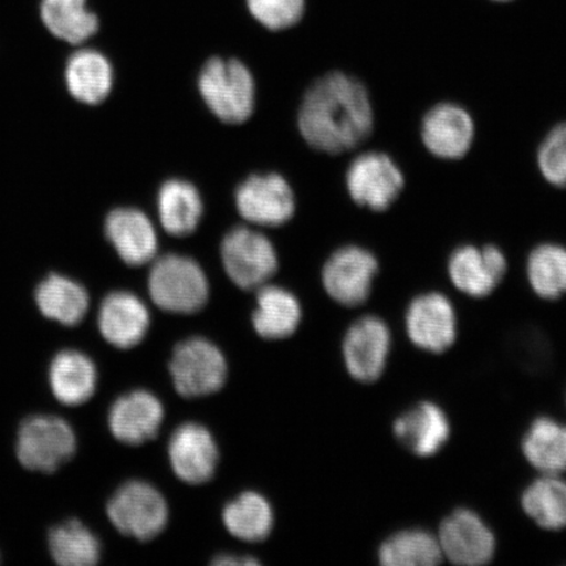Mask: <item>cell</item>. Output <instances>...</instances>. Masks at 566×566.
<instances>
[{
  "label": "cell",
  "mask_w": 566,
  "mask_h": 566,
  "mask_svg": "<svg viewBox=\"0 0 566 566\" xmlns=\"http://www.w3.org/2000/svg\"><path fill=\"white\" fill-rule=\"evenodd\" d=\"M52 391L65 406H82L96 391L97 373L95 364L77 350H63L52 360L49 369Z\"/></svg>",
  "instance_id": "44dd1931"
},
{
  "label": "cell",
  "mask_w": 566,
  "mask_h": 566,
  "mask_svg": "<svg viewBox=\"0 0 566 566\" xmlns=\"http://www.w3.org/2000/svg\"><path fill=\"white\" fill-rule=\"evenodd\" d=\"M373 127L370 97L356 77L343 73L324 75L304 95L300 129L318 151H349L370 136Z\"/></svg>",
  "instance_id": "6da1fadb"
},
{
  "label": "cell",
  "mask_w": 566,
  "mask_h": 566,
  "mask_svg": "<svg viewBox=\"0 0 566 566\" xmlns=\"http://www.w3.org/2000/svg\"><path fill=\"white\" fill-rule=\"evenodd\" d=\"M346 186L353 201L360 207L385 211L405 189V175L388 155L366 153L353 160Z\"/></svg>",
  "instance_id": "ba28073f"
},
{
  "label": "cell",
  "mask_w": 566,
  "mask_h": 566,
  "mask_svg": "<svg viewBox=\"0 0 566 566\" xmlns=\"http://www.w3.org/2000/svg\"><path fill=\"white\" fill-rule=\"evenodd\" d=\"M521 506L543 530L566 528V481L560 475L537 478L523 491Z\"/></svg>",
  "instance_id": "484cf974"
},
{
  "label": "cell",
  "mask_w": 566,
  "mask_h": 566,
  "mask_svg": "<svg viewBox=\"0 0 566 566\" xmlns=\"http://www.w3.org/2000/svg\"><path fill=\"white\" fill-rule=\"evenodd\" d=\"M527 279L542 300L562 298L566 294V248L557 244L536 247L527 260Z\"/></svg>",
  "instance_id": "1f68e13d"
},
{
  "label": "cell",
  "mask_w": 566,
  "mask_h": 566,
  "mask_svg": "<svg viewBox=\"0 0 566 566\" xmlns=\"http://www.w3.org/2000/svg\"><path fill=\"white\" fill-rule=\"evenodd\" d=\"M106 512L119 533L142 542L157 537L168 522L165 497L144 481H130L119 488Z\"/></svg>",
  "instance_id": "5b68a950"
},
{
  "label": "cell",
  "mask_w": 566,
  "mask_h": 566,
  "mask_svg": "<svg viewBox=\"0 0 566 566\" xmlns=\"http://www.w3.org/2000/svg\"><path fill=\"white\" fill-rule=\"evenodd\" d=\"M537 166L552 186L566 187V123L554 127L543 140Z\"/></svg>",
  "instance_id": "d6a6232c"
},
{
  "label": "cell",
  "mask_w": 566,
  "mask_h": 566,
  "mask_svg": "<svg viewBox=\"0 0 566 566\" xmlns=\"http://www.w3.org/2000/svg\"><path fill=\"white\" fill-rule=\"evenodd\" d=\"M70 94L84 104L96 105L109 95L113 70L102 53L84 49L71 55L66 67Z\"/></svg>",
  "instance_id": "603a6c76"
},
{
  "label": "cell",
  "mask_w": 566,
  "mask_h": 566,
  "mask_svg": "<svg viewBox=\"0 0 566 566\" xmlns=\"http://www.w3.org/2000/svg\"><path fill=\"white\" fill-rule=\"evenodd\" d=\"M522 452L541 475H562L566 472V424L537 417L523 436Z\"/></svg>",
  "instance_id": "7402d4cb"
},
{
  "label": "cell",
  "mask_w": 566,
  "mask_h": 566,
  "mask_svg": "<svg viewBox=\"0 0 566 566\" xmlns=\"http://www.w3.org/2000/svg\"><path fill=\"white\" fill-rule=\"evenodd\" d=\"M205 103L228 124H242L254 106V83L250 70L235 60L212 59L198 81Z\"/></svg>",
  "instance_id": "3957f363"
},
{
  "label": "cell",
  "mask_w": 566,
  "mask_h": 566,
  "mask_svg": "<svg viewBox=\"0 0 566 566\" xmlns=\"http://www.w3.org/2000/svg\"><path fill=\"white\" fill-rule=\"evenodd\" d=\"M159 217L163 228L174 237L192 233L202 216L198 190L187 181L169 180L160 188Z\"/></svg>",
  "instance_id": "4316f807"
},
{
  "label": "cell",
  "mask_w": 566,
  "mask_h": 566,
  "mask_svg": "<svg viewBox=\"0 0 566 566\" xmlns=\"http://www.w3.org/2000/svg\"><path fill=\"white\" fill-rule=\"evenodd\" d=\"M165 417L160 400L150 392L133 391L122 396L109 412V429L119 442L137 446L158 434Z\"/></svg>",
  "instance_id": "ac0fdd59"
},
{
  "label": "cell",
  "mask_w": 566,
  "mask_h": 566,
  "mask_svg": "<svg viewBox=\"0 0 566 566\" xmlns=\"http://www.w3.org/2000/svg\"><path fill=\"white\" fill-rule=\"evenodd\" d=\"M212 564L218 566H235V565H259L258 560H254L252 557H237L231 555H222L218 556Z\"/></svg>",
  "instance_id": "d590c367"
},
{
  "label": "cell",
  "mask_w": 566,
  "mask_h": 566,
  "mask_svg": "<svg viewBox=\"0 0 566 566\" xmlns=\"http://www.w3.org/2000/svg\"><path fill=\"white\" fill-rule=\"evenodd\" d=\"M421 136L424 147L434 157L460 159L470 151L475 137V124L462 106L442 103L424 115Z\"/></svg>",
  "instance_id": "9a60e30c"
},
{
  "label": "cell",
  "mask_w": 566,
  "mask_h": 566,
  "mask_svg": "<svg viewBox=\"0 0 566 566\" xmlns=\"http://www.w3.org/2000/svg\"><path fill=\"white\" fill-rule=\"evenodd\" d=\"M396 440L413 455L434 457L451 436V423L444 410L433 401L417 402L394 421Z\"/></svg>",
  "instance_id": "2e32d148"
},
{
  "label": "cell",
  "mask_w": 566,
  "mask_h": 566,
  "mask_svg": "<svg viewBox=\"0 0 566 566\" xmlns=\"http://www.w3.org/2000/svg\"><path fill=\"white\" fill-rule=\"evenodd\" d=\"M150 327V314L138 296L112 293L103 301L98 311V329L103 337L119 349L137 346Z\"/></svg>",
  "instance_id": "d6986e66"
},
{
  "label": "cell",
  "mask_w": 566,
  "mask_h": 566,
  "mask_svg": "<svg viewBox=\"0 0 566 566\" xmlns=\"http://www.w3.org/2000/svg\"><path fill=\"white\" fill-rule=\"evenodd\" d=\"M105 232L126 264L145 265L157 254L158 239L154 226L137 209L113 210L106 218Z\"/></svg>",
  "instance_id": "ffe728a7"
},
{
  "label": "cell",
  "mask_w": 566,
  "mask_h": 566,
  "mask_svg": "<svg viewBox=\"0 0 566 566\" xmlns=\"http://www.w3.org/2000/svg\"><path fill=\"white\" fill-rule=\"evenodd\" d=\"M176 476L187 484H203L214 475L218 448L214 438L201 424L188 422L175 430L168 446Z\"/></svg>",
  "instance_id": "e0dca14e"
},
{
  "label": "cell",
  "mask_w": 566,
  "mask_h": 566,
  "mask_svg": "<svg viewBox=\"0 0 566 566\" xmlns=\"http://www.w3.org/2000/svg\"><path fill=\"white\" fill-rule=\"evenodd\" d=\"M35 302L42 315L69 327L80 324L90 307L86 289L59 274L49 275L40 283L35 290Z\"/></svg>",
  "instance_id": "d4e9b609"
},
{
  "label": "cell",
  "mask_w": 566,
  "mask_h": 566,
  "mask_svg": "<svg viewBox=\"0 0 566 566\" xmlns=\"http://www.w3.org/2000/svg\"><path fill=\"white\" fill-rule=\"evenodd\" d=\"M497 2H509V0H497Z\"/></svg>",
  "instance_id": "8d00e7d4"
},
{
  "label": "cell",
  "mask_w": 566,
  "mask_h": 566,
  "mask_svg": "<svg viewBox=\"0 0 566 566\" xmlns=\"http://www.w3.org/2000/svg\"><path fill=\"white\" fill-rule=\"evenodd\" d=\"M251 15L272 31L286 30L298 23L304 0H247Z\"/></svg>",
  "instance_id": "836d02e7"
},
{
  "label": "cell",
  "mask_w": 566,
  "mask_h": 566,
  "mask_svg": "<svg viewBox=\"0 0 566 566\" xmlns=\"http://www.w3.org/2000/svg\"><path fill=\"white\" fill-rule=\"evenodd\" d=\"M237 208L245 221L260 226H281L293 217L292 188L280 175H254L237 190Z\"/></svg>",
  "instance_id": "5bb4252c"
},
{
  "label": "cell",
  "mask_w": 566,
  "mask_h": 566,
  "mask_svg": "<svg viewBox=\"0 0 566 566\" xmlns=\"http://www.w3.org/2000/svg\"><path fill=\"white\" fill-rule=\"evenodd\" d=\"M443 558L455 565L490 564L495 554L493 531L471 509L460 507L442 521L438 533Z\"/></svg>",
  "instance_id": "7c38bea8"
},
{
  "label": "cell",
  "mask_w": 566,
  "mask_h": 566,
  "mask_svg": "<svg viewBox=\"0 0 566 566\" xmlns=\"http://www.w3.org/2000/svg\"><path fill=\"white\" fill-rule=\"evenodd\" d=\"M169 371L176 391L184 398H202L223 387L228 364L214 344L195 337L176 346Z\"/></svg>",
  "instance_id": "8992f818"
},
{
  "label": "cell",
  "mask_w": 566,
  "mask_h": 566,
  "mask_svg": "<svg viewBox=\"0 0 566 566\" xmlns=\"http://www.w3.org/2000/svg\"><path fill=\"white\" fill-rule=\"evenodd\" d=\"M76 438L70 424L54 416H32L21 423L17 454L27 470L52 473L73 458Z\"/></svg>",
  "instance_id": "277c9868"
},
{
  "label": "cell",
  "mask_w": 566,
  "mask_h": 566,
  "mask_svg": "<svg viewBox=\"0 0 566 566\" xmlns=\"http://www.w3.org/2000/svg\"><path fill=\"white\" fill-rule=\"evenodd\" d=\"M392 335L384 318L369 315L358 318L346 332L343 353L346 369L360 384H374L384 375Z\"/></svg>",
  "instance_id": "9c48e42d"
},
{
  "label": "cell",
  "mask_w": 566,
  "mask_h": 566,
  "mask_svg": "<svg viewBox=\"0 0 566 566\" xmlns=\"http://www.w3.org/2000/svg\"><path fill=\"white\" fill-rule=\"evenodd\" d=\"M49 549L54 562L62 566H92L102 556L101 542L83 523L75 520L51 531Z\"/></svg>",
  "instance_id": "4dcf8cb0"
},
{
  "label": "cell",
  "mask_w": 566,
  "mask_h": 566,
  "mask_svg": "<svg viewBox=\"0 0 566 566\" xmlns=\"http://www.w3.org/2000/svg\"><path fill=\"white\" fill-rule=\"evenodd\" d=\"M223 522L229 533L238 539L261 542L271 534L273 512L263 495L245 492L224 507Z\"/></svg>",
  "instance_id": "f546056e"
},
{
  "label": "cell",
  "mask_w": 566,
  "mask_h": 566,
  "mask_svg": "<svg viewBox=\"0 0 566 566\" xmlns=\"http://www.w3.org/2000/svg\"><path fill=\"white\" fill-rule=\"evenodd\" d=\"M226 273L235 285L244 290L260 289L277 271V254L263 233L237 228L222 243Z\"/></svg>",
  "instance_id": "52a82bcc"
},
{
  "label": "cell",
  "mask_w": 566,
  "mask_h": 566,
  "mask_svg": "<svg viewBox=\"0 0 566 566\" xmlns=\"http://www.w3.org/2000/svg\"><path fill=\"white\" fill-rule=\"evenodd\" d=\"M41 19L56 39L77 45L98 30V19L87 0H42Z\"/></svg>",
  "instance_id": "f1b7e54d"
},
{
  "label": "cell",
  "mask_w": 566,
  "mask_h": 566,
  "mask_svg": "<svg viewBox=\"0 0 566 566\" xmlns=\"http://www.w3.org/2000/svg\"><path fill=\"white\" fill-rule=\"evenodd\" d=\"M406 331L416 348L433 354L449 350L458 337L454 304L442 293L417 295L407 308Z\"/></svg>",
  "instance_id": "8fae6325"
},
{
  "label": "cell",
  "mask_w": 566,
  "mask_h": 566,
  "mask_svg": "<svg viewBox=\"0 0 566 566\" xmlns=\"http://www.w3.org/2000/svg\"><path fill=\"white\" fill-rule=\"evenodd\" d=\"M385 566H436L443 555L438 537L422 528H407L388 536L378 551Z\"/></svg>",
  "instance_id": "83f0119b"
},
{
  "label": "cell",
  "mask_w": 566,
  "mask_h": 566,
  "mask_svg": "<svg viewBox=\"0 0 566 566\" xmlns=\"http://www.w3.org/2000/svg\"><path fill=\"white\" fill-rule=\"evenodd\" d=\"M300 302L292 293L277 286L259 289L258 308L252 321L258 334L268 339L292 336L301 323Z\"/></svg>",
  "instance_id": "cb8c5ba5"
},
{
  "label": "cell",
  "mask_w": 566,
  "mask_h": 566,
  "mask_svg": "<svg viewBox=\"0 0 566 566\" xmlns=\"http://www.w3.org/2000/svg\"><path fill=\"white\" fill-rule=\"evenodd\" d=\"M148 290L161 310L174 314H195L209 300V283L196 261L167 254L154 264Z\"/></svg>",
  "instance_id": "7a4b0ae2"
},
{
  "label": "cell",
  "mask_w": 566,
  "mask_h": 566,
  "mask_svg": "<svg viewBox=\"0 0 566 566\" xmlns=\"http://www.w3.org/2000/svg\"><path fill=\"white\" fill-rule=\"evenodd\" d=\"M507 261L504 252L495 245L478 248L463 245L451 253L448 264L449 277L460 293L471 298H485L504 280Z\"/></svg>",
  "instance_id": "4fadbf2b"
},
{
  "label": "cell",
  "mask_w": 566,
  "mask_h": 566,
  "mask_svg": "<svg viewBox=\"0 0 566 566\" xmlns=\"http://www.w3.org/2000/svg\"><path fill=\"white\" fill-rule=\"evenodd\" d=\"M378 272V260L370 251L344 247L325 263L323 285L332 300L346 307H357L369 300Z\"/></svg>",
  "instance_id": "30bf717a"
},
{
  "label": "cell",
  "mask_w": 566,
  "mask_h": 566,
  "mask_svg": "<svg viewBox=\"0 0 566 566\" xmlns=\"http://www.w3.org/2000/svg\"><path fill=\"white\" fill-rule=\"evenodd\" d=\"M515 348L518 350L522 364L525 367H543L547 363L548 345L546 338L536 332H523L516 337Z\"/></svg>",
  "instance_id": "e575fe53"
}]
</instances>
